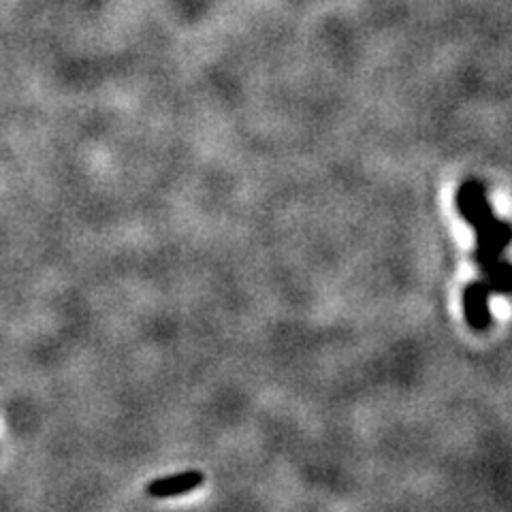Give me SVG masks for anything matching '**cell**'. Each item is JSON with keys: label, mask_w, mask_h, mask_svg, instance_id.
Listing matches in <instances>:
<instances>
[{"label": "cell", "mask_w": 512, "mask_h": 512, "mask_svg": "<svg viewBox=\"0 0 512 512\" xmlns=\"http://www.w3.org/2000/svg\"><path fill=\"white\" fill-rule=\"evenodd\" d=\"M203 483L205 476L201 472H182L154 480L148 485V495H152V498H178L182 493L199 489Z\"/></svg>", "instance_id": "cell-1"}, {"label": "cell", "mask_w": 512, "mask_h": 512, "mask_svg": "<svg viewBox=\"0 0 512 512\" xmlns=\"http://www.w3.org/2000/svg\"><path fill=\"white\" fill-rule=\"evenodd\" d=\"M489 286L483 282H474L466 288L463 303H466V318L474 331H485L491 323V314L487 308Z\"/></svg>", "instance_id": "cell-2"}]
</instances>
